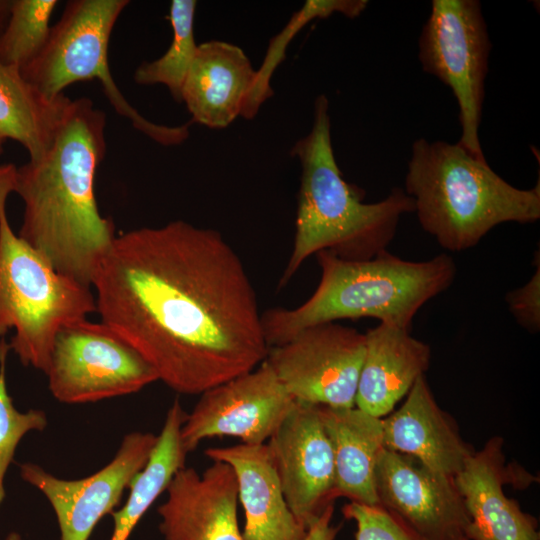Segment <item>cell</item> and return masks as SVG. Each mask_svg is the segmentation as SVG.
Wrapping results in <instances>:
<instances>
[{"label": "cell", "mask_w": 540, "mask_h": 540, "mask_svg": "<svg viewBox=\"0 0 540 540\" xmlns=\"http://www.w3.org/2000/svg\"><path fill=\"white\" fill-rule=\"evenodd\" d=\"M48 387L66 404H83L132 394L158 380L153 367L111 327L87 318L57 333Z\"/></svg>", "instance_id": "9"}, {"label": "cell", "mask_w": 540, "mask_h": 540, "mask_svg": "<svg viewBox=\"0 0 540 540\" xmlns=\"http://www.w3.org/2000/svg\"><path fill=\"white\" fill-rule=\"evenodd\" d=\"M504 439L490 438L454 477L469 517L468 540H540L537 519L506 495L516 478L506 464Z\"/></svg>", "instance_id": "17"}, {"label": "cell", "mask_w": 540, "mask_h": 540, "mask_svg": "<svg viewBox=\"0 0 540 540\" xmlns=\"http://www.w3.org/2000/svg\"><path fill=\"white\" fill-rule=\"evenodd\" d=\"M405 397L398 409L382 418L384 447L455 477L476 450L463 439L451 415L438 405L425 375Z\"/></svg>", "instance_id": "18"}, {"label": "cell", "mask_w": 540, "mask_h": 540, "mask_svg": "<svg viewBox=\"0 0 540 540\" xmlns=\"http://www.w3.org/2000/svg\"><path fill=\"white\" fill-rule=\"evenodd\" d=\"M404 191L422 229L452 252L476 246L499 224L540 218L539 180L516 188L458 142L415 140Z\"/></svg>", "instance_id": "5"}, {"label": "cell", "mask_w": 540, "mask_h": 540, "mask_svg": "<svg viewBox=\"0 0 540 540\" xmlns=\"http://www.w3.org/2000/svg\"><path fill=\"white\" fill-rule=\"evenodd\" d=\"M294 404L264 360L255 369L201 393L181 427L183 448L189 453L201 441L217 436L237 437L244 444H264Z\"/></svg>", "instance_id": "11"}, {"label": "cell", "mask_w": 540, "mask_h": 540, "mask_svg": "<svg viewBox=\"0 0 540 540\" xmlns=\"http://www.w3.org/2000/svg\"><path fill=\"white\" fill-rule=\"evenodd\" d=\"M344 517L356 523V540H424L396 515L379 504L349 502Z\"/></svg>", "instance_id": "28"}, {"label": "cell", "mask_w": 540, "mask_h": 540, "mask_svg": "<svg viewBox=\"0 0 540 540\" xmlns=\"http://www.w3.org/2000/svg\"><path fill=\"white\" fill-rule=\"evenodd\" d=\"M256 70L245 52L232 43L198 44L181 91L192 121L211 129L229 126L237 117L252 119Z\"/></svg>", "instance_id": "16"}, {"label": "cell", "mask_w": 540, "mask_h": 540, "mask_svg": "<svg viewBox=\"0 0 540 540\" xmlns=\"http://www.w3.org/2000/svg\"><path fill=\"white\" fill-rule=\"evenodd\" d=\"M212 461L230 465L245 514L244 540H304L308 529L290 510L267 444H244L205 450Z\"/></svg>", "instance_id": "19"}, {"label": "cell", "mask_w": 540, "mask_h": 540, "mask_svg": "<svg viewBox=\"0 0 540 540\" xmlns=\"http://www.w3.org/2000/svg\"><path fill=\"white\" fill-rule=\"evenodd\" d=\"M491 42L477 0H433L419 38L425 72L448 86L458 103L459 144L485 158L479 138Z\"/></svg>", "instance_id": "8"}, {"label": "cell", "mask_w": 540, "mask_h": 540, "mask_svg": "<svg viewBox=\"0 0 540 540\" xmlns=\"http://www.w3.org/2000/svg\"><path fill=\"white\" fill-rule=\"evenodd\" d=\"M11 1L0 0V32L2 31L9 15Z\"/></svg>", "instance_id": "31"}, {"label": "cell", "mask_w": 540, "mask_h": 540, "mask_svg": "<svg viewBox=\"0 0 540 540\" xmlns=\"http://www.w3.org/2000/svg\"><path fill=\"white\" fill-rule=\"evenodd\" d=\"M334 513L333 503L328 505L318 519L308 528L304 540H334L340 530V525L331 524Z\"/></svg>", "instance_id": "30"}, {"label": "cell", "mask_w": 540, "mask_h": 540, "mask_svg": "<svg viewBox=\"0 0 540 540\" xmlns=\"http://www.w3.org/2000/svg\"><path fill=\"white\" fill-rule=\"evenodd\" d=\"M71 100L46 97L17 67L0 61V135L20 143L29 160L46 153Z\"/></svg>", "instance_id": "22"}, {"label": "cell", "mask_w": 540, "mask_h": 540, "mask_svg": "<svg viewBox=\"0 0 540 540\" xmlns=\"http://www.w3.org/2000/svg\"><path fill=\"white\" fill-rule=\"evenodd\" d=\"M57 0H13L0 32V61L22 73L42 52Z\"/></svg>", "instance_id": "25"}, {"label": "cell", "mask_w": 540, "mask_h": 540, "mask_svg": "<svg viewBox=\"0 0 540 540\" xmlns=\"http://www.w3.org/2000/svg\"><path fill=\"white\" fill-rule=\"evenodd\" d=\"M301 166L293 249L278 283L286 286L311 255L329 251L341 259L368 260L387 250L413 199L401 188L375 203H364L361 190L343 177L331 141L329 101L314 103L310 132L291 149Z\"/></svg>", "instance_id": "3"}, {"label": "cell", "mask_w": 540, "mask_h": 540, "mask_svg": "<svg viewBox=\"0 0 540 540\" xmlns=\"http://www.w3.org/2000/svg\"><path fill=\"white\" fill-rule=\"evenodd\" d=\"M186 415L180 401L174 400L147 464L129 486L126 503L121 509L111 512L114 526L109 540H128L143 515L166 491L175 473L185 467L187 452L183 448L180 431Z\"/></svg>", "instance_id": "23"}, {"label": "cell", "mask_w": 540, "mask_h": 540, "mask_svg": "<svg viewBox=\"0 0 540 540\" xmlns=\"http://www.w3.org/2000/svg\"><path fill=\"white\" fill-rule=\"evenodd\" d=\"M367 4L366 0H307L302 8L293 14L286 26L271 39L264 61L256 70L254 91L256 109L259 111L261 105L272 96L273 90L270 85L272 74L284 59L288 44L306 24L334 13L355 18L365 10Z\"/></svg>", "instance_id": "26"}, {"label": "cell", "mask_w": 540, "mask_h": 540, "mask_svg": "<svg viewBox=\"0 0 540 540\" xmlns=\"http://www.w3.org/2000/svg\"><path fill=\"white\" fill-rule=\"evenodd\" d=\"M365 334L326 322L270 347L266 361L295 401L332 408L355 406Z\"/></svg>", "instance_id": "10"}, {"label": "cell", "mask_w": 540, "mask_h": 540, "mask_svg": "<svg viewBox=\"0 0 540 540\" xmlns=\"http://www.w3.org/2000/svg\"><path fill=\"white\" fill-rule=\"evenodd\" d=\"M158 507L165 540H244L237 521L238 484L233 468L213 461L202 473L178 470Z\"/></svg>", "instance_id": "15"}, {"label": "cell", "mask_w": 540, "mask_h": 540, "mask_svg": "<svg viewBox=\"0 0 540 540\" xmlns=\"http://www.w3.org/2000/svg\"><path fill=\"white\" fill-rule=\"evenodd\" d=\"M128 0H72L51 26L48 40L34 62L21 74L43 95L56 99L68 86L96 79L114 110L132 126L164 146L183 143L189 125L154 123L141 115L123 95L109 67L108 49L113 28Z\"/></svg>", "instance_id": "7"}, {"label": "cell", "mask_w": 540, "mask_h": 540, "mask_svg": "<svg viewBox=\"0 0 540 540\" xmlns=\"http://www.w3.org/2000/svg\"><path fill=\"white\" fill-rule=\"evenodd\" d=\"M378 504L424 540H465L469 517L454 477L383 448L375 467Z\"/></svg>", "instance_id": "13"}, {"label": "cell", "mask_w": 540, "mask_h": 540, "mask_svg": "<svg viewBox=\"0 0 540 540\" xmlns=\"http://www.w3.org/2000/svg\"><path fill=\"white\" fill-rule=\"evenodd\" d=\"M267 446L284 498L308 529L337 498L333 451L319 406L295 401Z\"/></svg>", "instance_id": "14"}, {"label": "cell", "mask_w": 540, "mask_h": 540, "mask_svg": "<svg viewBox=\"0 0 540 540\" xmlns=\"http://www.w3.org/2000/svg\"><path fill=\"white\" fill-rule=\"evenodd\" d=\"M196 6L194 0L171 2L169 20L173 36L168 49L158 59L143 62L134 72L137 84L164 85L177 102H181L183 83L198 48L194 36Z\"/></svg>", "instance_id": "24"}, {"label": "cell", "mask_w": 540, "mask_h": 540, "mask_svg": "<svg viewBox=\"0 0 540 540\" xmlns=\"http://www.w3.org/2000/svg\"><path fill=\"white\" fill-rule=\"evenodd\" d=\"M320 282L298 307L262 313L268 347L282 345L301 330L341 319L375 318L410 329L419 309L453 283L456 265L447 254L408 261L387 250L375 257L344 260L329 251L315 254Z\"/></svg>", "instance_id": "4"}, {"label": "cell", "mask_w": 540, "mask_h": 540, "mask_svg": "<svg viewBox=\"0 0 540 540\" xmlns=\"http://www.w3.org/2000/svg\"><path fill=\"white\" fill-rule=\"evenodd\" d=\"M465 540H468V539H465Z\"/></svg>", "instance_id": "34"}, {"label": "cell", "mask_w": 540, "mask_h": 540, "mask_svg": "<svg viewBox=\"0 0 540 540\" xmlns=\"http://www.w3.org/2000/svg\"><path fill=\"white\" fill-rule=\"evenodd\" d=\"M318 406L333 451L337 498L378 504L375 467L384 448L382 418L356 406Z\"/></svg>", "instance_id": "21"}, {"label": "cell", "mask_w": 540, "mask_h": 540, "mask_svg": "<svg viewBox=\"0 0 540 540\" xmlns=\"http://www.w3.org/2000/svg\"><path fill=\"white\" fill-rule=\"evenodd\" d=\"M106 115L89 98L72 99L46 153L17 167L14 192L24 203L19 236L61 274L92 288L116 234L95 198L106 153Z\"/></svg>", "instance_id": "2"}, {"label": "cell", "mask_w": 540, "mask_h": 540, "mask_svg": "<svg viewBox=\"0 0 540 540\" xmlns=\"http://www.w3.org/2000/svg\"><path fill=\"white\" fill-rule=\"evenodd\" d=\"M92 288L101 321L178 393L201 394L267 357L254 287L214 229L176 220L120 233Z\"/></svg>", "instance_id": "1"}, {"label": "cell", "mask_w": 540, "mask_h": 540, "mask_svg": "<svg viewBox=\"0 0 540 540\" xmlns=\"http://www.w3.org/2000/svg\"><path fill=\"white\" fill-rule=\"evenodd\" d=\"M16 170L0 165V338L13 329L10 350L24 366L46 374L58 331L96 312V298L12 230L6 202Z\"/></svg>", "instance_id": "6"}, {"label": "cell", "mask_w": 540, "mask_h": 540, "mask_svg": "<svg viewBox=\"0 0 540 540\" xmlns=\"http://www.w3.org/2000/svg\"><path fill=\"white\" fill-rule=\"evenodd\" d=\"M540 260L530 280L505 296L509 311L517 323L531 333L540 329Z\"/></svg>", "instance_id": "29"}, {"label": "cell", "mask_w": 540, "mask_h": 540, "mask_svg": "<svg viewBox=\"0 0 540 540\" xmlns=\"http://www.w3.org/2000/svg\"><path fill=\"white\" fill-rule=\"evenodd\" d=\"M5 141L6 139L0 135V154L3 152V144Z\"/></svg>", "instance_id": "33"}, {"label": "cell", "mask_w": 540, "mask_h": 540, "mask_svg": "<svg viewBox=\"0 0 540 540\" xmlns=\"http://www.w3.org/2000/svg\"><path fill=\"white\" fill-rule=\"evenodd\" d=\"M5 540H23V538L19 533L12 531L6 536Z\"/></svg>", "instance_id": "32"}, {"label": "cell", "mask_w": 540, "mask_h": 540, "mask_svg": "<svg viewBox=\"0 0 540 540\" xmlns=\"http://www.w3.org/2000/svg\"><path fill=\"white\" fill-rule=\"evenodd\" d=\"M10 350L9 343L0 340V508L6 492L4 479L12 463L15 450L25 434L30 431H43L48 419L46 413L38 409L27 412L18 411L7 391L6 360Z\"/></svg>", "instance_id": "27"}, {"label": "cell", "mask_w": 540, "mask_h": 540, "mask_svg": "<svg viewBox=\"0 0 540 540\" xmlns=\"http://www.w3.org/2000/svg\"><path fill=\"white\" fill-rule=\"evenodd\" d=\"M365 334V354L355 406L383 418L392 412L430 366L431 348L410 329L379 323Z\"/></svg>", "instance_id": "20"}, {"label": "cell", "mask_w": 540, "mask_h": 540, "mask_svg": "<svg viewBox=\"0 0 540 540\" xmlns=\"http://www.w3.org/2000/svg\"><path fill=\"white\" fill-rule=\"evenodd\" d=\"M156 442L153 433L130 432L107 465L81 479L58 478L31 462L19 466L20 475L48 499L57 518L60 540H88L97 523L119 505L124 491L147 464Z\"/></svg>", "instance_id": "12"}]
</instances>
